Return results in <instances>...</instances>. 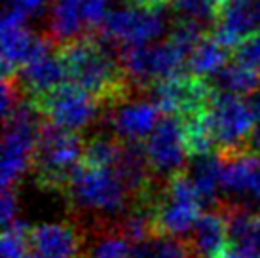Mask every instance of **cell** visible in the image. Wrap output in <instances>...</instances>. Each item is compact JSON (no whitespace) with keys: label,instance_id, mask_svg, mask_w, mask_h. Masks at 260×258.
Segmentation results:
<instances>
[{"label":"cell","instance_id":"1","mask_svg":"<svg viewBox=\"0 0 260 258\" xmlns=\"http://www.w3.org/2000/svg\"><path fill=\"white\" fill-rule=\"evenodd\" d=\"M202 29L196 23L181 21L166 40L123 50L120 61L127 82L137 87H152L164 80L179 76L182 67L188 64L190 53L205 36Z\"/></svg>","mask_w":260,"mask_h":258},{"label":"cell","instance_id":"2","mask_svg":"<svg viewBox=\"0 0 260 258\" xmlns=\"http://www.w3.org/2000/svg\"><path fill=\"white\" fill-rule=\"evenodd\" d=\"M61 57L65 61L69 78L87 93L114 105L127 97L129 82L122 69V61L114 57V51L103 38H80L63 46Z\"/></svg>","mask_w":260,"mask_h":258},{"label":"cell","instance_id":"3","mask_svg":"<svg viewBox=\"0 0 260 258\" xmlns=\"http://www.w3.org/2000/svg\"><path fill=\"white\" fill-rule=\"evenodd\" d=\"M67 192L78 211L103 220L123 218L137 203L118 165L110 167L82 162L71 175Z\"/></svg>","mask_w":260,"mask_h":258},{"label":"cell","instance_id":"4","mask_svg":"<svg viewBox=\"0 0 260 258\" xmlns=\"http://www.w3.org/2000/svg\"><path fill=\"white\" fill-rule=\"evenodd\" d=\"M37 103L21 101L14 112L4 120L2 141V190H15L35 162L42 123Z\"/></svg>","mask_w":260,"mask_h":258},{"label":"cell","instance_id":"5","mask_svg":"<svg viewBox=\"0 0 260 258\" xmlns=\"http://www.w3.org/2000/svg\"><path fill=\"white\" fill-rule=\"evenodd\" d=\"M86 154V143L78 133H71L55 125H42L35 152L32 169L38 184L46 190H61L69 184Z\"/></svg>","mask_w":260,"mask_h":258},{"label":"cell","instance_id":"6","mask_svg":"<svg viewBox=\"0 0 260 258\" xmlns=\"http://www.w3.org/2000/svg\"><path fill=\"white\" fill-rule=\"evenodd\" d=\"M202 196L188 175L181 173L167 180L166 190L154 200V232L164 236H190L203 215Z\"/></svg>","mask_w":260,"mask_h":258},{"label":"cell","instance_id":"7","mask_svg":"<svg viewBox=\"0 0 260 258\" xmlns=\"http://www.w3.org/2000/svg\"><path fill=\"white\" fill-rule=\"evenodd\" d=\"M215 148L222 154L243 150L249 144L254 125V114L251 105L243 97L222 91H213V97L203 110Z\"/></svg>","mask_w":260,"mask_h":258},{"label":"cell","instance_id":"8","mask_svg":"<svg viewBox=\"0 0 260 258\" xmlns=\"http://www.w3.org/2000/svg\"><path fill=\"white\" fill-rule=\"evenodd\" d=\"M101 33L103 40H107L112 48H122V51L143 48L159 42V38L166 35V19L158 8H148L135 2L129 6L114 8Z\"/></svg>","mask_w":260,"mask_h":258},{"label":"cell","instance_id":"9","mask_svg":"<svg viewBox=\"0 0 260 258\" xmlns=\"http://www.w3.org/2000/svg\"><path fill=\"white\" fill-rule=\"evenodd\" d=\"M99 103L97 97L71 82L40 99L37 107L50 125L80 135V131H86L97 122L101 110Z\"/></svg>","mask_w":260,"mask_h":258},{"label":"cell","instance_id":"10","mask_svg":"<svg viewBox=\"0 0 260 258\" xmlns=\"http://www.w3.org/2000/svg\"><path fill=\"white\" fill-rule=\"evenodd\" d=\"M145 154L148 167L158 179H173L182 173L190 156L184 123L179 116L161 118L158 127L145 141Z\"/></svg>","mask_w":260,"mask_h":258},{"label":"cell","instance_id":"11","mask_svg":"<svg viewBox=\"0 0 260 258\" xmlns=\"http://www.w3.org/2000/svg\"><path fill=\"white\" fill-rule=\"evenodd\" d=\"M161 108L152 99H122L110 108L112 137L123 144H141L161 122Z\"/></svg>","mask_w":260,"mask_h":258},{"label":"cell","instance_id":"12","mask_svg":"<svg viewBox=\"0 0 260 258\" xmlns=\"http://www.w3.org/2000/svg\"><path fill=\"white\" fill-rule=\"evenodd\" d=\"M213 89L202 78L179 74L152 86V99L167 116H192L205 110Z\"/></svg>","mask_w":260,"mask_h":258},{"label":"cell","instance_id":"13","mask_svg":"<svg viewBox=\"0 0 260 258\" xmlns=\"http://www.w3.org/2000/svg\"><path fill=\"white\" fill-rule=\"evenodd\" d=\"M67 78H69V72H67L65 61L61 57V51L57 53L53 50L51 40H46L29 63L17 72L19 89L29 95L35 103L63 86Z\"/></svg>","mask_w":260,"mask_h":258},{"label":"cell","instance_id":"14","mask_svg":"<svg viewBox=\"0 0 260 258\" xmlns=\"http://www.w3.org/2000/svg\"><path fill=\"white\" fill-rule=\"evenodd\" d=\"M29 247L35 258H84L86 239L76 224L50 220L29 230Z\"/></svg>","mask_w":260,"mask_h":258},{"label":"cell","instance_id":"15","mask_svg":"<svg viewBox=\"0 0 260 258\" xmlns=\"http://www.w3.org/2000/svg\"><path fill=\"white\" fill-rule=\"evenodd\" d=\"M2 74L12 78L29 63L32 55L44 46L46 38L35 35L27 27V21L12 12L2 15Z\"/></svg>","mask_w":260,"mask_h":258},{"label":"cell","instance_id":"16","mask_svg":"<svg viewBox=\"0 0 260 258\" xmlns=\"http://www.w3.org/2000/svg\"><path fill=\"white\" fill-rule=\"evenodd\" d=\"M215 23L218 40L228 48H236L260 27L258 0H226L218 8Z\"/></svg>","mask_w":260,"mask_h":258},{"label":"cell","instance_id":"17","mask_svg":"<svg viewBox=\"0 0 260 258\" xmlns=\"http://www.w3.org/2000/svg\"><path fill=\"white\" fill-rule=\"evenodd\" d=\"M188 245L192 247L196 258H218L228 251L232 247V237L226 211H203L188 236Z\"/></svg>","mask_w":260,"mask_h":258},{"label":"cell","instance_id":"18","mask_svg":"<svg viewBox=\"0 0 260 258\" xmlns=\"http://www.w3.org/2000/svg\"><path fill=\"white\" fill-rule=\"evenodd\" d=\"M48 27L53 44L67 46L80 38H86L89 23L84 10V0H55L51 4Z\"/></svg>","mask_w":260,"mask_h":258},{"label":"cell","instance_id":"19","mask_svg":"<svg viewBox=\"0 0 260 258\" xmlns=\"http://www.w3.org/2000/svg\"><path fill=\"white\" fill-rule=\"evenodd\" d=\"M222 192L232 198L247 200L249 186L253 182L254 173L258 171L260 159L249 150L222 154Z\"/></svg>","mask_w":260,"mask_h":258},{"label":"cell","instance_id":"20","mask_svg":"<svg viewBox=\"0 0 260 258\" xmlns=\"http://www.w3.org/2000/svg\"><path fill=\"white\" fill-rule=\"evenodd\" d=\"M228 46L218 40V36H203L200 44L194 48L188 59V74L196 78H209L220 74L224 67L228 64Z\"/></svg>","mask_w":260,"mask_h":258},{"label":"cell","instance_id":"21","mask_svg":"<svg viewBox=\"0 0 260 258\" xmlns=\"http://www.w3.org/2000/svg\"><path fill=\"white\" fill-rule=\"evenodd\" d=\"M186 175L198 194L202 196L205 207L213 209V203H217L218 194L222 192V159L217 158L215 154L196 156Z\"/></svg>","mask_w":260,"mask_h":258},{"label":"cell","instance_id":"22","mask_svg":"<svg viewBox=\"0 0 260 258\" xmlns=\"http://www.w3.org/2000/svg\"><path fill=\"white\" fill-rule=\"evenodd\" d=\"M230 224L232 247H238L260 258V211L251 213L245 207L226 211Z\"/></svg>","mask_w":260,"mask_h":258},{"label":"cell","instance_id":"23","mask_svg":"<svg viewBox=\"0 0 260 258\" xmlns=\"http://www.w3.org/2000/svg\"><path fill=\"white\" fill-rule=\"evenodd\" d=\"M129 258H196V254L181 237L152 234L133 245Z\"/></svg>","mask_w":260,"mask_h":258},{"label":"cell","instance_id":"24","mask_svg":"<svg viewBox=\"0 0 260 258\" xmlns=\"http://www.w3.org/2000/svg\"><path fill=\"white\" fill-rule=\"evenodd\" d=\"M133 241L120 228L103 230L86 243L84 258H129Z\"/></svg>","mask_w":260,"mask_h":258},{"label":"cell","instance_id":"25","mask_svg":"<svg viewBox=\"0 0 260 258\" xmlns=\"http://www.w3.org/2000/svg\"><path fill=\"white\" fill-rule=\"evenodd\" d=\"M215 91H222V93H232V95H253L260 87V74L253 72L241 67V64L230 63L226 64L220 74L215 76Z\"/></svg>","mask_w":260,"mask_h":258},{"label":"cell","instance_id":"26","mask_svg":"<svg viewBox=\"0 0 260 258\" xmlns=\"http://www.w3.org/2000/svg\"><path fill=\"white\" fill-rule=\"evenodd\" d=\"M169 4L182 21L196 23L200 27L217 21L218 4L215 0H169Z\"/></svg>","mask_w":260,"mask_h":258},{"label":"cell","instance_id":"27","mask_svg":"<svg viewBox=\"0 0 260 258\" xmlns=\"http://www.w3.org/2000/svg\"><path fill=\"white\" fill-rule=\"evenodd\" d=\"M29 230L21 220L4 226L2 236V258H25L29 247Z\"/></svg>","mask_w":260,"mask_h":258},{"label":"cell","instance_id":"28","mask_svg":"<svg viewBox=\"0 0 260 258\" xmlns=\"http://www.w3.org/2000/svg\"><path fill=\"white\" fill-rule=\"evenodd\" d=\"M234 61L232 63L241 64L249 71L260 74V33H254L243 42H239L234 48Z\"/></svg>","mask_w":260,"mask_h":258},{"label":"cell","instance_id":"29","mask_svg":"<svg viewBox=\"0 0 260 258\" xmlns=\"http://www.w3.org/2000/svg\"><path fill=\"white\" fill-rule=\"evenodd\" d=\"M50 0H4V12L23 17L25 21L37 19L46 12Z\"/></svg>","mask_w":260,"mask_h":258},{"label":"cell","instance_id":"30","mask_svg":"<svg viewBox=\"0 0 260 258\" xmlns=\"http://www.w3.org/2000/svg\"><path fill=\"white\" fill-rule=\"evenodd\" d=\"M19 203H17V194L15 190H4L2 192V205H0V215H2V226H10L12 222L19 220Z\"/></svg>","mask_w":260,"mask_h":258},{"label":"cell","instance_id":"31","mask_svg":"<svg viewBox=\"0 0 260 258\" xmlns=\"http://www.w3.org/2000/svg\"><path fill=\"white\" fill-rule=\"evenodd\" d=\"M247 200H251L253 203H258L260 205V167H258V171L254 173L253 182H251V186H249Z\"/></svg>","mask_w":260,"mask_h":258},{"label":"cell","instance_id":"32","mask_svg":"<svg viewBox=\"0 0 260 258\" xmlns=\"http://www.w3.org/2000/svg\"><path fill=\"white\" fill-rule=\"evenodd\" d=\"M249 152L251 154H254L256 158L260 159V122H258V125L253 129V133H251V139H249Z\"/></svg>","mask_w":260,"mask_h":258},{"label":"cell","instance_id":"33","mask_svg":"<svg viewBox=\"0 0 260 258\" xmlns=\"http://www.w3.org/2000/svg\"><path fill=\"white\" fill-rule=\"evenodd\" d=\"M249 105H251V110H253L254 118L260 122V87L251 95V99H249Z\"/></svg>","mask_w":260,"mask_h":258},{"label":"cell","instance_id":"34","mask_svg":"<svg viewBox=\"0 0 260 258\" xmlns=\"http://www.w3.org/2000/svg\"><path fill=\"white\" fill-rule=\"evenodd\" d=\"M215 2H217L218 8H220V6H222V4H224V2H226V0H215Z\"/></svg>","mask_w":260,"mask_h":258},{"label":"cell","instance_id":"35","mask_svg":"<svg viewBox=\"0 0 260 258\" xmlns=\"http://www.w3.org/2000/svg\"><path fill=\"white\" fill-rule=\"evenodd\" d=\"M258 19H260V0H258Z\"/></svg>","mask_w":260,"mask_h":258},{"label":"cell","instance_id":"36","mask_svg":"<svg viewBox=\"0 0 260 258\" xmlns=\"http://www.w3.org/2000/svg\"><path fill=\"white\" fill-rule=\"evenodd\" d=\"M25 258H35V256H32V254H27V256H25Z\"/></svg>","mask_w":260,"mask_h":258}]
</instances>
